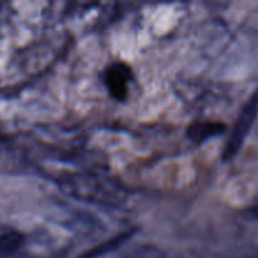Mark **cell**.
I'll return each mask as SVG.
<instances>
[{
	"instance_id": "obj_3",
	"label": "cell",
	"mask_w": 258,
	"mask_h": 258,
	"mask_svg": "<svg viewBox=\"0 0 258 258\" xmlns=\"http://www.w3.org/2000/svg\"><path fill=\"white\" fill-rule=\"evenodd\" d=\"M226 125L219 121H196L186 130L189 139L197 144H203L208 139L224 133Z\"/></svg>"
},
{
	"instance_id": "obj_5",
	"label": "cell",
	"mask_w": 258,
	"mask_h": 258,
	"mask_svg": "<svg viewBox=\"0 0 258 258\" xmlns=\"http://www.w3.org/2000/svg\"><path fill=\"white\" fill-rule=\"evenodd\" d=\"M249 213L252 214V217H254V218L258 219V201L251 207V209H249Z\"/></svg>"
},
{
	"instance_id": "obj_1",
	"label": "cell",
	"mask_w": 258,
	"mask_h": 258,
	"mask_svg": "<svg viewBox=\"0 0 258 258\" xmlns=\"http://www.w3.org/2000/svg\"><path fill=\"white\" fill-rule=\"evenodd\" d=\"M258 115V88L251 95V97L247 100L237 117L236 123L231 131L226 146L223 149V160L229 161L238 154L248 135L252 125L254 123Z\"/></svg>"
},
{
	"instance_id": "obj_2",
	"label": "cell",
	"mask_w": 258,
	"mask_h": 258,
	"mask_svg": "<svg viewBox=\"0 0 258 258\" xmlns=\"http://www.w3.org/2000/svg\"><path fill=\"white\" fill-rule=\"evenodd\" d=\"M133 77V70L125 62L117 60L111 63L105 71V83L110 95L115 100H125Z\"/></svg>"
},
{
	"instance_id": "obj_4",
	"label": "cell",
	"mask_w": 258,
	"mask_h": 258,
	"mask_svg": "<svg viewBox=\"0 0 258 258\" xmlns=\"http://www.w3.org/2000/svg\"><path fill=\"white\" fill-rule=\"evenodd\" d=\"M24 243V234L8 224H0V257L14 253Z\"/></svg>"
}]
</instances>
